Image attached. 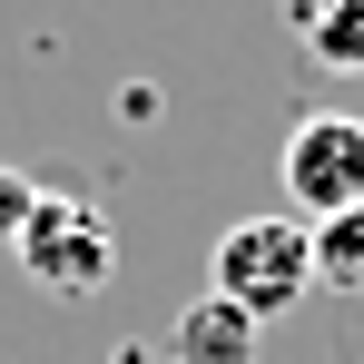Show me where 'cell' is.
<instances>
[{"mask_svg": "<svg viewBox=\"0 0 364 364\" xmlns=\"http://www.w3.org/2000/svg\"><path fill=\"white\" fill-rule=\"evenodd\" d=\"M119 364H138V355H119Z\"/></svg>", "mask_w": 364, "mask_h": 364, "instance_id": "8", "label": "cell"}, {"mask_svg": "<svg viewBox=\"0 0 364 364\" xmlns=\"http://www.w3.org/2000/svg\"><path fill=\"white\" fill-rule=\"evenodd\" d=\"M40 286H60V296H99L109 276H119V237H109V217L99 207H79V197H40V217H30V237L10 246Z\"/></svg>", "mask_w": 364, "mask_h": 364, "instance_id": "3", "label": "cell"}, {"mask_svg": "<svg viewBox=\"0 0 364 364\" xmlns=\"http://www.w3.org/2000/svg\"><path fill=\"white\" fill-rule=\"evenodd\" d=\"M315 286V237H305L296 217H237L227 237H217V276H207V296H227L237 315H296V296Z\"/></svg>", "mask_w": 364, "mask_h": 364, "instance_id": "1", "label": "cell"}, {"mask_svg": "<svg viewBox=\"0 0 364 364\" xmlns=\"http://www.w3.org/2000/svg\"><path fill=\"white\" fill-rule=\"evenodd\" d=\"M305 237H315V286H335V296H364V207L325 217V227H305Z\"/></svg>", "mask_w": 364, "mask_h": 364, "instance_id": "6", "label": "cell"}, {"mask_svg": "<svg viewBox=\"0 0 364 364\" xmlns=\"http://www.w3.org/2000/svg\"><path fill=\"white\" fill-rule=\"evenodd\" d=\"M276 168H286V197H296V227H325V217L364 207V119H345V109L296 119Z\"/></svg>", "mask_w": 364, "mask_h": 364, "instance_id": "2", "label": "cell"}, {"mask_svg": "<svg viewBox=\"0 0 364 364\" xmlns=\"http://www.w3.org/2000/svg\"><path fill=\"white\" fill-rule=\"evenodd\" d=\"M296 40L325 69H364V0H305V10H296Z\"/></svg>", "mask_w": 364, "mask_h": 364, "instance_id": "5", "label": "cell"}, {"mask_svg": "<svg viewBox=\"0 0 364 364\" xmlns=\"http://www.w3.org/2000/svg\"><path fill=\"white\" fill-rule=\"evenodd\" d=\"M256 335H266L256 315H237L227 296H197L178 325H168V355L178 364H256Z\"/></svg>", "mask_w": 364, "mask_h": 364, "instance_id": "4", "label": "cell"}, {"mask_svg": "<svg viewBox=\"0 0 364 364\" xmlns=\"http://www.w3.org/2000/svg\"><path fill=\"white\" fill-rule=\"evenodd\" d=\"M40 197H50V187L30 178V168H0V246H20V237H30V217H40Z\"/></svg>", "mask_w": 364, "mask_h": 364, "instance_id": "7", "label": "cell"}]
</instances>
